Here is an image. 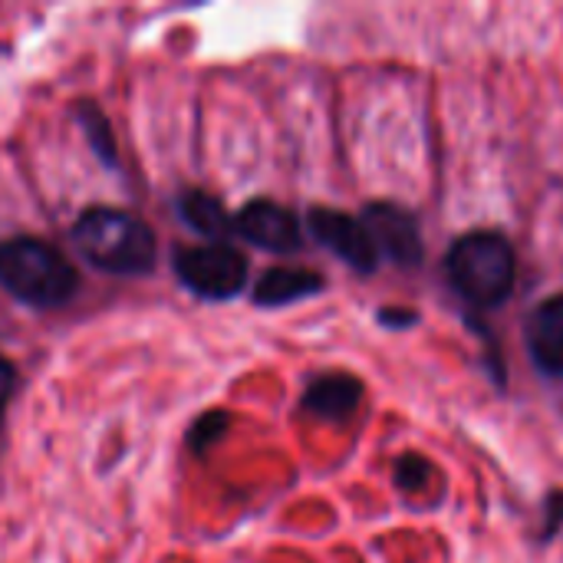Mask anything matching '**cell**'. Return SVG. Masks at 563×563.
I'll list each match as a JSON object with an SVG mask.
<instances>
[{"label":"cell","mask_w":563,"mask_h":563,"mask_svg":"<svg viewBox=\"0 0 563 563\" xmlns=\"http://www.w3.org/2000/svg\"><path fill=\"white\" fill-rule=\"evenodd\" d=\"M525 343L538 373L563 379V297H548L538 303L525 323Z\"/></svg>","instance_id":"cell-8"},{"label":"cell","mask_w":563,"mask_h":563,"mask_svg":"<svg viewBox=\"0 0 563 563\" xmlns=\"http://www.w3.org/2000/svg\"><path fill=\"white\" fill-rule=\"evenodd\" d=\"M178 214L205 238H211V244H221L224 234L234 228V221L228 218L224 205L218 198H211L208 191H185L178 198Z\"/></svg>","instance_id":"cell-11"},{"label":"cell","mask_w":563,"mask_h":563,"mask_svg":"<svg viewBox=\"0 0 563 563\" xmlns=\"http://www.w3.org/2000/svg\"><path fill=\"white\" fill-rule=\"evenodd\" d=\"M429 478H432V462H429V459L409 452V455H402V459L396 462V485H399L402 492H419V488L429 485Z\"/></svg>","instance_id":"cell-13"},{"label":"cell","mask_w":563,"mask_h":563,"mask_svg":"<svg viewBox=\"0 0 563 563\" xmlns=\"http://www.w3.org/2000/svg\"><path fill=\"white\" fill-rule=\"evenodd\" d=\"M445 271L452 287L475 307H498L508 300L518 261L515 247L495 231H472L459 238L445 257Z\"/></svg>","instance_id":"cell-3"},{"label":"cell","mask_w":563,"mask_h":563,"mask_svg":"<svg viewBox=\"0 0 563 563\" xmlns=\"http://www.w3.org/2000/svg\"><path fill=\"white\" fill-rule=\"evenodd\" d=\"M13 383H16L13 366H10V360H3V356H0V419H3V409H7V402H10Z\"/></svg>","instance_id":"cell-15"},{"label":"cell","mask_w":563,"mask_h":563,"mask_svg":"<svg viewBox=\"0 0 563 563\" xmlns=\"http://www.w3.org/2000/svg\"><path fill=\"white\" fill-rule=\"evenodd\" d=\"M234 231L241 238H247L251 244L274 251V254H294L303 244L300 221L294 218V211H287L284 205L267 201V198L247 201L234 218Z\"/></svg>","instance_id":"cell-7"},{"label":"cell","mask_w":563,"mask_h":563,"mask_svg":"<svg viewBox=\"0 0 563 563\" xmlns=\"http://www.w3.org/2000/svg\"><path fill=\"white\" fill-rule=\"evenodd\" d=\"M73 241L79 254L106 274H148L155 264V234L129 211L89 208L73 224Z\"/></svg>","instance_id":"cell-1"},{"label":"cell","mask_w":563,"mask_h":563,"mask_svg":"<svg viewBox=\"0 0 563 563\" xmlns=\"http://www.w3.org/2000/svg\"><path fill=\"white\" fill-rule=\"evenodd\" d=\"M563 521V495H551V501H548V518H544V538H551V534H558V528H561Z\"/></svg>","instance_id":"cell-16"},{"label":"cell","mask_w":563,"mask_h":563,"mask_svg":"<svg viewBox=\"0 0 563 563\" xmlns=\"http://www.w3.org/2000/svg\"><path fill=\"white\" fill-rule=\"evenodd\" d=\"M307 228L327 251H333L353 271H360V274L376 271L379 254H376V247H373V241H369L360 218H350V214L333 211V208H313L307 214Z\"/></svg>","instance_id":"cell-6"},{"label":"cell","mask_w":563,"mask_h":563,"mask_svg":"<svg viewBox=\"0 0 563 563\" xmlns=\"http://www.w3.org/2000/svg\"><path fill=\"white\" fill-rule=\"evenodd\" d=\"M228 426H231V419H228V412H208V416H201L198 422H195V429H191V435H188V442H191V449L195 452H205V449H211L224 432H228Z\"/></svg>","instance_id":"cell-14"},{"label":"cell","mask_w":563,"mask_h":563,"mask_svg":"<svg viewBox=\"0 0 563 563\" xmlns=\"http://www.w3.org/2000/svg\"><path fill=\"white\" fill-rule=\"evenodd\" d=\"M360 221H363L379 257H386L399 267L422 264V234H419V221L412 211L389 205V201H376L366 208V214Z\"/></svg>","instance_id":"cell-5"},{"label":"cell","mask_w":563,"mask_h":563,"mask_svg":"<svg viewBox=\"0 0 563 563\" xmlns=\"http://www.w3.org/2000/svg\"><path fill=\"white\" fill-rule=\"evenodd\" d=\"M363 399V383L350 373H323L303 393V409L327 422H346Z\"/></svg>","instance_id":"cell-9"},{"label":"cell","mask_w":563,"mask_h":563,"mask_svg":"<svg viewBox=\"0 0 563 563\" xmlns=\"http://www.w3.org/2000/svg\"><path fill=\"white\" fill-rule=\"evenodd\" d=\"M323 290V277L317 271L307 267H271L257 287H254V300L261 307H287L297 303L303 297H313Z\"/></svg>","instance_id":"cell-10"},{"label":"cell","mask_w":563,"mask_h":563,"mask_svg":"<svg viewBox=\"0 0 563 563\" xmlns=\"http://www.w3.org/2000/svg\"><path fill=\"white\" fill-rule=\"evenodd\" d=\"M379 323H383V327L406 330V327L416 323V313H412V310H379Z\"/></svg>","instance_id":"cell-17"},{"label":"cell","mask_w":563,"mask_h":563,"mask_svg":"<svg viewBox=\"0 0 563 563\" xmlns=\"http://www.w3.org/2000/svg\"><path fill=\"white\" fill-rule=\"evenodd\" d=\"M175 274L188 290L208 300H231L247 284V257L231 244H198L175 247Z\"/></svg>","instance_id":"cell-4"},{"label":"cell","mask_w":563,"mask_h":563,"mask_svg":"<svg viewBox=\"0 0 563 563\" xmlns=\"http://www.w3.org/2000/svg\"><path fill=\"white\" fill-rule=\"evenodd\" d=\"M76 115H79V125L86 129L92 148L99 152V158L102 162H115V142H112V132H109V119L92 102H82L76 109Z\"/></svg>","instance_id":"cell-12"},{"label":"cell","mask_w":563,"mask_h":563,"mask_svg":"<svg viewBox=\"0 0 563 563\" xmlns=\"http://www.w3.org/2000/svg\"><path fill=\"white\" fill-rule=\"evenodd\" d=\"M0 287L30 307H63L73 300L76 267L36 238H10L0 244Z\"/></svg>","instance_id":"cell-2"}]
</instances>
